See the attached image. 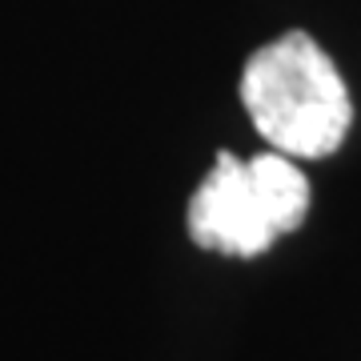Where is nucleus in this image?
Here are the masks:
<instances>
[{"label": "nucleus", "instance_id": "obj_2", "mask_svg": "<svg viewBox=\"0 0 361 361\" xmlns=\"http://www.w3.org/2000/svg\"><path fill=\"white\" fill-rule=\"evenodd\" d=\"M313 209L310 177L297 169L293 157L257 153L241 161L217 153L201 185L189 197L185 229L189 241L221 257H261L281 237L297 233Z\"/></svg>", "mask_w": 361, "mask_h": 361}, {"label": "nucleus", "instance_id": "obj_1", "mask_svg": "<svg viewBox=\"0 0 361 361\" xmlns=\"http://www.w3.org/2000/svg\"><path fill=\"white\" fill-rule=\"evenodd\" d=\"M241 104L261 141L293 161L334 157L353 125L345 77L310 32H281L249 56Z\"/></svg>", "mask_w": 361, "mask_h": 361}]
</instances>
